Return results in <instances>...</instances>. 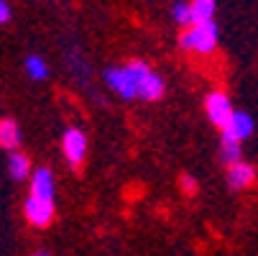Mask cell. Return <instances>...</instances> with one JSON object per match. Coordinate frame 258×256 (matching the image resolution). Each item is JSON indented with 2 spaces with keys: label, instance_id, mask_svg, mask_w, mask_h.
Wrapping results in <instances>:
<instances>
[{
  "label": "cell",
  "instance_id": "6da1fadb",
  "mask_svg": "<svg viewBox=\"0 0 258 256\" xmlns=\"http://www.w3.org/2000/svg\"><path fill=\"white\" fill-rule=\"evenodd\" d=\"M128 72H131V77H133V85H136V97L141 100H161L164 97V80L159 72H154L146 62L141 59H133L128 62Z\"/></svg>",
  "mask_w": 258,
  "mask_h": 256
},
{
  "label": "cell",
  "instance_id": "7a4b0ae2",
  "mask_svg": "<svg viewBox=\"0 0 258 256\" xmlns=\"http://www.w3.org/2000/svg\"><path fill=\"white\" fill-rule=\"evenodd\" d=\"M179 46L184 52H197V54H212L217 49V23L215 21H202L184 28L179 36Z\"/></svg>",
  "mask_w": 258,
  "mask_h": 256
},
{
  "label": "cell",
  "instance_id": "3957f363",
  "mask_svg": "<svg viewBox=\"0 0 258 256\" xmlns=\"http://www.w3.org/2000/svg\"><path fill=\"white\" fill-rule=\"evenodd\" d=\"M205 111H207V118H210L212 126L223 128V126L228 123V118L233 116V103H230V97H228L225 92L215 90V92H210L207 100H205Z\"/></svg>",
  "mask_w": 258,
  "mask_h": 256
},
{
  "label": "cell",
  "instance_id": "277c9868",
  "mask_svg": "<svg viewBox=\"0 0 258 256\" xmlns=\"http://www.w3.org/2000/svg\"><path fill=\"white\" fill-rule=\"evenodd\" d=\"M61 149H64V157L72 167H80L85 162V154H87V136L80 128H67L64 138H61Z\"/></svg>",
  "mask_w": 258,
  "mask_h": 256
},
{
  "label": "cell",
  "instance_id": "5b68a950",
  "mask_svg": "<svg viewBox=\"0 0 258 256\" xmlns=\"http://www.w3.org/2000/svg\"><path fill=\"white\" fill-rule=\"evenodd\" d=\"M105 82L113 87L120 97H125V100H136V85H133V77H131V72H128V64L105 69Z\"/></svg>",
  "mask_w": 258,
  "mask_h": 256
},
{
  "label": "cell",
  "instance_id": "8992f818",
  "mask_svg": "<svg viewBox=\"0 0 258 256\" xmlns=\"http://www.w3.org/2000/svg\"><path fill=\"white\" fill-rule=\"evenodd\" d=\"M23 213H26V221L36 228H46L51 221H54V202H46V200H36V197H28L26 205H23Z\"/></svg>",
  "mask_w": 258,
  "mask_h": 256
},
{
  "label": "cell",
  "instance_id": "52a82bcc",
  "mask_svg": "<svg viewBox=\"0 0 258 256\" xmlns=\"http://www.w3.org/2000/svg\"><path fill=\"white\" fill-rule=\"evenodd\" d=\"M253 128H255V123H253V118L248 113L233 111V116L228 118V123L220 128V131H223V138H230V141H238L240 143L243 138H248L253 133Z\"/></svg>",
  "mask_w": 258,
  "mask_h": 256
},
{
  "label": "cell",
  "instance_id": "ba28073f",
  "mask_svg": "<svg viewBox=\"0 0 258 256\" xmlns=\"http://www.w3.org/2000/svg\"><path fill=\"white\" fill-rule=\"evenodd\" d=\"M54 195H56V190H54V174H51V169L39 167L33 172V177H31V195L28 197L54 202Z\"/></svg>",
  "mask_w": 258,
  "mask_h": 256
},
{
  "label": "cell",
  "instance_id": "9c48e42d",
  "mask_svg": "<svg viewBox=\"0 0 258 256\" xmlns=\"http://www.w3.org/2000/svg\"><path fill=\"white\" fill-rule=\"evenodd\" d=\"M255 182V169L245 162H235L228 167V187L233 190H245Z\"/></svg>",
  "mask_w": 258,
  "mask_h": 256
},
{
  "label": "cell",
  "instance_id": "30bf717a",
  "mask_svg": "<svg viewBox=\"0 0 258 256\" xmlns=\"http://www.w3.org/2000/svg\"><path fill=\"white\" fill-rule=\"evenodd\" d=\"M21 146V126L13 118H0V149L18 151Z\"/></svg>",
  "mask_w": 258,
  "mask_h": 256
},
{
  "label": "cell",
  "instance_id": "8fae6325",
  "mask_svg": "<svg viewBox=\"0 0 258 256\" xmlns=\"http://www.w3.org/2000/svg\"><path fill=\"white\" fill-rule=\"evenodd\" d=\"M8 172H11V177H13L16 182H23V179L31 174V162H28V157L21 154V151H11V157H8Z\"/></svg>",
  "mask_w": 258,
  "mask_h": 256
},
{
  "label": "cell",
  "instance_id": "7c38bea8",
  "mask_svg": "<svg viewBox=\"0 0 258 256\" xmlns=\"http://www.w3.org/2000/svg\"><path fill=\"white\" fill-rule=\"evenodd\" d=\"M189 11H192V23L215 21L217 0H192V3H189Z\"/></svg>",
  "mask_w": 258,
  "mask_h": 256
},
{
  "label": "cell",
  "instance_id": "4fadbf2b",
  "mask_svg": "<svg viewBox=\"0 0 258 256\" xmlns=\"http://www.w3.org/2000/svg\"><path fill=\"white\" fill-rule=\"evenodd\" d=\"M23 69H26V75H28L31 80H36V82H41V80L49 77V64H46L39 54H28L26 62H23Z\"/></svg>",
  "mask_w": 258,
  "mask_h": 256
},
{
  "label": "cell",
  "instance_id": "5bb4252c",
  "mask_svg": "<svg viewBox=\"0 0 258 256\" xmlns=\"http://www.w3.org/2000/svg\"><path fill=\"white\" fill-rule=\"evenodd\" d=\"M220 157H223V162L230 167L235 162H240V143L238 141H230V138H223V143H220Z\"/></svg>",
  "mask_w": 258,
  "mask_h": 256
},
{
  "label": "cell",
  "instance_id": "9a60e30c",
  "mask_svg": "<svg viewBox=\"0 0 258 256\" xmlns=\"http://www.w3.org/2000/svg\"><path fill=\"white\" fill-rule=\"evenodd\" d=\"M171 18L181 26V28H189L192 26V11H189V3H184V0H176L171 6Z\"/></svg>",
  "mask_w": 258,
  "mask_h": 256
},
{
  "label": "cell",
  "instance_id": "2e32d148",
  "mask_svg": "<svg viewBox=\"0 0 258 256\" xmlns=\"http://www.w3.org/2000/svg\"><path fill=\"white\" fill-rule=\"evenodd\" d=\"M181 187H184V192H195V190H197V182H195V177L184 174V177H181Z\"/></svg>",
  "mask_w": 258,
  "mask_h": 256
},
{
  "label": "cell",
  "instance_id": "e0dca14e",
  "mask_svg": "<svg viewBox=\"0 0 258 256\" xmlns=\"http://www.w3.org/2000/svg\"><path fill=\"white\" fill-rule=\"evenodd\" d=\"M11 21V6L8 0H0V23H8Z\"/></svg>",
  "mask_w": 258,
  "mask_h": 256
},
{
  "label": "cell",
  "instance_id": "ac0fdd59",
  "mask_svg": "<svg viewBox=\"0 0 258 256\" xmlns=\"http://www.w3.org/2000/svg\"><path fill=\"white\" fill-rule=\"evenodd\" d=\"M33 256H49V253H46V251H36Z\"/></svg>",
  "mask_w": 258,
  "mask_h": 256
}]
</instances>
